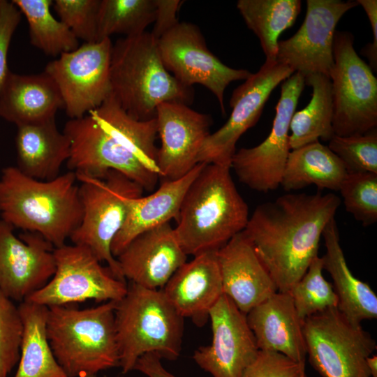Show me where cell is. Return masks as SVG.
<instances>
[{"label":"cell","mask_w":377,"mask_h":377,"mask_svg":"<svg viewBox=\"0 0 377 377\" xmlns=\"http://www.w3.org/2000/svg\"><path fill=\"white\" fill-rule=\"evenodd\" d=\"M156 11L151 34L158 40L179 23L177 13L182 4L179 0H154Z\"/></svg>","instance_id":"42"},{"label":"cell","mask_w":377,"mask_h":377,"mask_svg":"<svg viewBox=\"0 0 377 377\" xmlns=\"http://www.w3.org/2000/svg\"><path fill=\"white\" fill-rule=\"evenodd\" d=\"M347 172L341 159L318 141L290 150L280 185L286 191L311 184L319 188L339 191Z\"/></svg>","instance_id":"28"},{"label":"cell","mask_w":377,"mask_h":377,"mask_svg":"<svg viewBox=\"0 0 377 377\" xmlns=\"http://www.w3.org/2000/svg\"><path fill=\"white\" fill-rule=\"evenodd\" d=\"M63 108L57 84L45 71L22 75L9 71L0 91V117L19 126L55 118Z\"/></svg>","instance_id":"25"},{"label":"cell","mask_w":377,"mask_h":377,"mask_svg":"<svg viewBox=\"0 0 377 377\" xmlns=\"http://www.w3.org/2000/svg\"><path fill=\"white\" fill-rule=\"evenodd\" d=\"M22 15L12 1L0 0V91L10 71L7 63L8 49Z\"/></svg>","instance_id":"41"},{"label":"cell","mask_w":377,"mask_h":377,"mask_svg":"<svg viewBox=\"0 0 377 377\" xmlns=\"http://www.w3.org/2000/svg\"><path fill=\"white\" fill-rule=\"evenodd\" d=\"M209 318L212 342L195 350L193 360L212 377H242L259 351L246 315L223 294Z\"/></svg>","instance_id":"17"},{"label":"cell","mask_w":377,"mask_h":377,"mask_svg":"<svg viewBox=\"0 0 377 377\" xmlns=\"http://www.w3.org/2000/svg\"><path fill=\"white\" fill-rule=\"evenodd\" d=\"M158 148L156 165L163 181L181 178L197 164L199 152L208 135L209 115L177 102H165L156 108Z\"/></svg>","instance_id":"19"},{"label":"cell","mask_w":377,"mask_h":377,"mask_svg":"<svg viewBox=\"0 0 377 377\" xmlns=\"http://www.w3.org/2000/svg\"><path fill=\"white\" fill-rule=\"evenodd\" d=\"M76 177L80 182L79 193L83 215L70 239L73 244L89 249L101 263L105 262L116 278L126 281L111 252V244L124 225L129 200L141 196L144 190L114 170L103 177Z\"/></svg>","instance_id":"7"},{"label":"cell","mask_w":377,"mask_h":377,"mask_svg":"<svg viewBox=\"0 0 377 377\" xmlns=\"http://www.w3.org/2000/svg\"><path fill=\"white\" fill-rule=\"evenodd\" d=\"M327 147L343 163L347 172L377 174V130L349 136L334 135Z\"/></svg>","instance_id":"37"},{"label":"cell","mask_w":377,"mask_h":377,"mask_svg":"<svg viewBox=\"0 0 377 377\" xmlns=\"http://www.w3.org/2000/svg\"><path fill=\"white\" fill-rule=\"evenodd\" d=\"M63 132L71 143L66 161L69 171L76 175L103 177L109 171H117L140 185L152 191L159 178L115 138L105 131L87 114L71 119Z\"/></svg>","instance_id":"14"},{"label":"cell","mask_w":377,"mask_h":377,"mask_svg":"<svg viewBox=\"0 0 377 377\" xmlns=\"http://www.w3.org/2000/svg\"><path fill=\"white\" fill-rule=\"evenodd\" d=\"M110 82L118 104L140 121L154 118L161 103L188 105L193 99V89L182 85L167 71L157 40L147 31L112 44Z\"/></svg>","instance_id":"4"},{"label":"cell","mask_w":377,"mask_h":377,"mask_svg":"<svg viewBox=\"0 0 377 377\" xmlns=\"http://www.w3.org/2000/svg\"><path fill=\"white\" fill-rule=\"evenodd\" d=\"M75 172L41 181L9 166L0 177V215L14 228L40 235L54 248L65 244L83 215Z\"/></svg>","instance_id":"2"},{"label":"cell","mask_w":377,"mask_h":377,"mask_svg":"<svg viewBox=\"0 0 377 377\" xmlns=\"http://www.w3.org/2000/svg\"><path fill=\"white\" fill-rule=\"evenodd\" d=\"M13 230L0 220V290L22 302L54 274V247L38 233L24 232L17 237Z\"/></svg>","instance_id":"18"},{"label":"cell","mask_w":377,"mask_h":377,"mask_svg":"<svg viewBox=\"0 0 377 377\" xmlns=\"http://www.w3.org/2000/svg\"><path fill=\"white\" fill-rule=\"evenodd\" d=\"M108 133L115 138L147 168L158 175L156 165L158 136L156 117L137 120L128 115L110 96L89 112Z\"/></svg>","instance_id":"30"},{"label":"cell","mask_w":377,"mask_h":377,"mask_svg":"<svg viewBox=\"0 0 377 377\" xmlns=\"http://www.w3.org/2000/svg\"><path fill=\"white\" fill-rule=\"evenodd\" d=\"M22 334L14 377H68L57 362L47 336L48 307L27 300L20 303Z\"/></svg>","instance_id":"29"},{"label":"cell","mask_w":377,"mask_h":377,"mask_svg":"<svg viewBox=\"0 0 377 377\" xmlns=\"http://www.w3.org/2000/svg\"><path fill=\"white\" fill-rule=\"evenodd\" d=\"M117 302L77 309L48 307L46 330L53 354L68 377H87L119 367Z\"/></svg>","instance_id":"5"},{"label":"cell","mask_w":377,"mask_h":377,"mask_svg":"<svg viewBox=\"0 0 377 377\" xmlns=\"http://www.w3.org/2000/svg\"><path fill=\"white\" fill-rule=\"evenodd\" d=\"M354 36L335 31L334 65L330 74L334 107V135L364 134L377 126V79L355 52Z\"/></svg>","instance_id":"8"},{"label":"cell","mask_w":377,"mask_h":377,"mask_svg":"<svg viewBox=\"0 0 377 377\" xmlns=\"http://www.w3.org/2000/svg\"><path fill=\"white\" fill-rule=\"evenodd\" d=\"M242 377H307L305 363L269 350H259Z\"/></svg>","instance_id":"40"},{"label":"cell","mask_w":377,"mask_h":377,"mask_svg":"<svg viewBox=\"0 0 377 377\" xmlns=\"http://www.w3.org/2000/svg\"><path fill=\"white\" fill-rule=\"evenodd\" d=\"M259 350L281 353L305 363L306 349L303 320L289 292H276L246 313Z\"/></svg>","instance_id":"23"},{"label":"cell","mask_w":377,"mask_h":377,"mask_svg":"<svg viewBox=\"0 0 377 377\" xmlns=\"http://www.w3.org/2000/svg\"><path fill=\"white\" fill-rule=\"evenodd\" d=\"M321 257L315 258L303 276L290 290L298 316L302 320L330 309L337 308L338 297L323 276Z\"/></svg>","instance_id":"35"},{"label":"cell","mask_w":377,"mask_h":377,"mask_svg":"<svg viewBox=\"0 0 377 377\" xmlns=\"http://www.w3.org/2000/svg\"><path fill=\"white\" fill-rule=\"evenodd\" d=\"M365 11L371 24L373 34V41L367 43L360 51V54L367 57L369 61V66L373 72L377 70V1L357 0Z\"/></svg>","instance_id":"43"},{"label":"cell","mask_w":377,"mask_h":377,"mask_svg":"<svg viewBox=\"0 0 377 377\" xmlns=\"http://www.w3.org/2000/svg\"><path fill=\"white\" fill-rule=\"evenodd\" d=\"M112 49L110 38L84 43L47 64L44 71L57 84L71 119L88 114L110 96Z\"/></svg>","instance_id":"11"},{"label":"cell","mask_w":377,"mask_h":377,"mask_svg":"<svg viewBox=\"0 0 377 377\" xmlns=\"http://www.w3.org/2000/svg\"><path fill=\"white\" fill-rule=\"evenodd\" d=\"M303 333L309 363L322 377H371L367 358L376 350V342L337 308L304 319Z\"/></svg>","instance_id":"9"},{"label":"cell","mask_w":377,"mask_h":377,"mask_svg":"<svg viewBox=\"0 0 377 377\" xmlns=\"http://www.w3.org/2000/svg\"><path fill=\"white\" fill-rule=\"evenodd\" d=\"M22 330L18 306L0 290V377H8L19 362Z\"/></svg>","instance_id":"38"},{"label":"cell","mask_w":377,"mask_h":377,"mask_svg":"<svg viewBox=\"0 0 377 377\" xmlns=\"http://www.w3.org/2000/svg\"><path fill=\"white\" fill-rule=\"evenodd\" d=\"M295 72L276 61H265L256 73L232 92L229 119L205 140L198 156V163L230 167L240 137L258 121L272 91Z\"/></svg>","instance_id":"15"},{"label":"cell","mask_w":377,"mask_h":377,"mask_svg":"<svg viewBox=\"0 0 377 377\" xmlns=\"http://www.w3.org/2000/svg\"><path fill=\"white\" fill-rule=\"evenodd\" d=\"M322 236L326 247V253L321 257L323 269L333 280L332 286L338 297V310L354 324L376 319L377 296L369 284L354 276L350 270L340 244L334 218L326 225Z\"/></svg>","instance_id":"27"},{"label":"cell","mask_w":377,"mask_h":377,"mask_svg":"<svg viewBox=\"0 0 377 377\" xmlns=\"http://www.w3.org/2000/svg\"><path fill=\"white\" fill-rule=\"evenodd\" d=\"M304 86V76L299 73L285 80L268 136L257 146L242 148L232 156L230 168L250 188L267 193L281 184L290 151V124Z\"/></svg>","instance_id":"12"},{"label":"cell","mask_w":377,"mask_h":377,"mask_svg":"<svg viewBox=\"0 0 377 377\" xmlns=\"http://www.w3.org/2000/svg\"><path fill=\"white\" fill-rule=\"evenodd\" d=\"M114 318L122 374L133 370L146 353H156L170 360L179 356L184 318L161 289L131 282L126 295L117 302Z\"/></svg>","instance_id":"6"},{"label":"cell","mask_w":377,"mask_h":377,"mask_svg":"<svg viewBox=\"0 0 377 377\" xmlns=\"http://www.w3.org/2000/svg\"><path fill=\"white\" fill-rule=\"evenodd\" d=\"M87 377H97V376L96 375H91V376H89Z\"/></svg>","instance_id":"46"},{"label":"cell","mask_w":377,"mask_h":377,"mask_svg":"<svg viewBox=\"0 0 377 377\" xmlns=\"http://www.w3.org/2000/svg\"><path fill=\"white\" fill-rule=\"evenodd\" d=\"M357 6L351 0H307L303 23L293 36L279 40L276 61L304 77L318 73L330 77L337 24Z\"/></svg>","instance_id":"16"},{"label":"cell","mask_w":377,"mask_h":377,"mask_svg":"<svg viewBox=\"0 0 377 377\" xmlns=\"http://www.w3.org/2000/svg\"><path fill=\"white\" fill-rule=\"evenodd\" d=\"M223 293L244 313L269 297L277 288L243 232L216 252Z\"/></svg>","instance_id":"21"},{"label":"cell","mask_w":377,"mask_h":377,"mask_svg":"<svg viewBox=\"0 0 377 377\" xmlns=\"http://www.w3.org/2000/svg\"><path fill=\"white\" fill-rule=\"evenodd\" d=\"M205 164L198 163L181 178L163 181L149 195L129 200L124 225L111 244V252L115 258L139 235L177 219L189 186Z\"/></svg>","instance_id":"24"},{"label":"cell","mask_w":377,"mask_h":377,"mask_svg":"<svg viewBox=\"0 0 377 377\" xmlns=\"http://www.w3.org/2000/svg\"><path fill=\"white\" fill-rule=\"evenodd\" d=\"M340 204L334 193H288L255 209L242 232L279 292H290L318 256L324 228Z\"/></svg>","instance_id":"1"},{"label":"cell","mask_w":377,"mask_h":377,"mask_svg":"<svg viewBox=\"0 0 377 377\" xmlns=\"http://www.w3.org/2000/svg\"><path fill=\"white\" fill-rule=\"evenodd\" d=\"M305 85L312 89L311 98L302 110L295 112L290 124V150L319 141H329L334 135V107L332 82L322 74L304 77Z\"/></svg>","instance_id":"31"},{"label":"cell","mask_w":377,"mask_h":377,"mask_svg":"<svg viewBox=\"0 0 377 377\" xmlns=\"http://www.w3.org/2000/svg\"><path fill=\"white\" fill-rule=\"evenodd\" d=\"M230 169L206 163L189 186L174 228L187 256L217 251L246 228L248 205Z\"/></svg>","instance_id":"3"},{"label":"cell","mask_w":377,"mask_h":377,"mask_svg":"<svg viewBox=\"0 0 377 377\" xmlns=\"http://www.w3.org/2000/svg\"><path fill=\"white\" fill-rule=\"evenodd\" d=\"M101 0H56L52 5L59 20L84 43L98 41Z\"/></svg>","instance_id":"39"},{"label":"cell","mask_w":377,"mask_h":377,"mask_svg":"<svg viewBox=\"0 0 377 377\" xmlns=\"http://www.w3.org/2000/svg\"><path fill=\"white\" fill-rule=\"evenodd\" d=\"M17 127V168L38 180L57 177L70 156L71 143L68 136L58 130L55 118Z\"/></svg>","instance_id":"26"},{"label":"cell","mask_w":377,"mask_h":377,"mask_svg":"<svg viewBox=\"0 0 377 377\" xmlns=\"http://www.w3.org/2000/svg\"><path fill=\"white\" fill-rule=\"evenodd\" d=\"M157 44L167 71L186 87L200 84L207 88L216 98L223 115L226 87L252 74L222 63L209 50L199 28L189 22H179L157 40Z\"/></svg>","instance_id":"13"},{"label":"cell","mask_w":377,"mask_h":377,"mask_svg":"<svg viewBox=\"0 0 377 377\" xmlns=\"http://www.w3.org/2000/svg\"><path fill=\"white\" fill-rule=\"evenodd\" d=\"M216 252L202 253L186 261L161 289L177 312L198 326L206 323L223 294Z\"/></svg>","instance_id":"22"},{"label":"cell","mask_w":377,"mask_h":377,"mask_svg":"<svg viewBox=\"0 0 377 377\" xmlns=\"http://www.w3.org/2000/svg\"><path fill=\"white\" fill-rule=\"evenodd\" d=\"M367 366L371 377H377V355H371L367 358Z\"/></svg>","instance_id":"45"},{"label":"cell","mask_w":377,"mask_h":377,"mask_svg":"<svg viewBox=\"0 0 377 377\" xmlns=\"http://www.w3.org/2000/svg\"><path fill=\"white\" fill-rule=\"evenodd\" d=\"M237 8L244 22L258 38L266 61H276L281 34L295 22L300 0H239Z\"/></svg>","instance_id":"32"},{"label":"cell","mask_w":377,"mask_h":377,"mask_svg":"<svg viewBox=\"0 0 377 377\" xmlns=\"http://www.w3.org/2000/svg\"><path fill=\"white\" fill-rule=\"evenodd\" d=\"M29 24L30 43L48 56L57 57L77 49L79 40L51 13L52 0H12Z\"/></svg>","instance_id":"33"},{"label":"cell","mask_w":377,"mask_h":377,"mask_svg":"<svg viewBox=\"0 0 377 377\" xmlns=\"http://www.w3.org/2000/svg\"><path fill=\"white\" fill-rule=\"evenodd\" d=\"M154 0H101L98 16V41L114 34L125 37L145 32L154 22Z\"/></svg>","instance_id":"34"},{"label":"cell","mask_w":377,"mask_h":377,"mask_svg":"<svg viewBox=\"0 0 377 377\" xmlns=\"http://www.w3.org/2000/svg\"><path fill=\"white\" fill-rule=\"evenodd\" d=\"M346 210L364 226L377 221V174L348 172L339 190Z\"/></svg>","instance_id":"36"},{"label":"cell","mask_w":377,"mask_h":377,"mask_svg":"<svg viewBox=\"0 0 377 377\" xmlns=\"http://www.w3.org/2000/svg\"><path fill=\"white\" fill-rule=\"evenodd\" d=\"M124 279L149 289H162L186 262L170 223L137 236L116 258Z\"/></svg>","instance_id":"20"},{"label":"cell","mask_w":377,"mask_h":377,"mask_svg":"<svg viewBox=\"0 0 377 377\" xmlns=\"http://www.w3.org/2000/svg\"><path fill=\"white\" fill-rule=\"evenodd\" d=\"M162 357L156 353L142 355L136 362L133 370H137L147 377H175L165 369Z\"/></svg>","instance_id":"44"},{"label":"cell","mask_w":377,"mask_h":377,"mask_svg":"<svg viewBox=\"0 0 377 377\" xmlns=\"http://www.w3.org/2000/svg\"><path fill=\"white\" fill-rule=\"evenodd\" d=\"M54 274L26 300L49 307L88 300L118 302L126 295V281L116 278L108 267H103L87 248L65 244L54 248Z\"/></svg>","instance_id":"10"}]
</instances>
